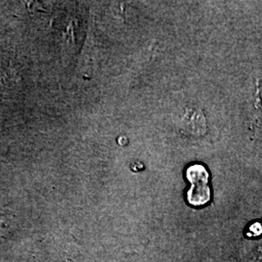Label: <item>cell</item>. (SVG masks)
Segmentation results:
<instances>
[{"label":"cell","mask_w":262,"mask_h":262,"mask_svg":"<svg viewBox=\"0 0 262 262\" xmlns=\"http://www.w3.org/2000/svg\"><path fill=\"white\" fill-rule=\"evenodd\" d=\"M187 179L191 184L187 191V201L194 207L203 206L211 199V190L208 186L209 173L201 164H192L186 171Z\"/></svg>","instance_id":"6da1fadb"},{"label":"cell","mask_w":262,"mask_h":262,"mask_svg":"<svg viewBox=\"0 0 262 262\" xmlns=\"http://www.w3.org/2000/svg\"><path fill=\"white\" fill-rule=\"evenodd\" d=\"M262 233V224L261 223H255L250 226L248 236L253 237V236H258Z\"/></svg>","instance_id":"7a4b0ae2"}]
</instances>
